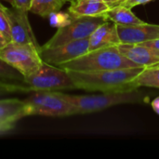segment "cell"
<instances>
[{"label": "cell", "mask_w": 159, "mask_h": 159, "mask_svg": "<svg viewBox=\"0 0 159 159\" xmlns=\"http://www.w3.org/2000/svg\"><path fill=\"white\" fill-rule=\"evenodd\" d=\"M144 67L123 68L98 72L68 71L75 89L86 91H123L135 89L130 82L143 70Z\"/></svg>", "instance_id": "1"}, {"label": "cell", "mask_w": 159, "mask_h": 159, "mask_svg": "<svg viewBox=\"0 0 159 159\" xmlns=\"http://www.w3.org/2000/svg\"><path fill=\"white\" fill-rule=\"evenodd\" d=\"M61 95L75 107V115L96 113L120 104L142 102L147 99L139 89L102 92L97 95H71L63 92H61Z\"/></svg>", "instance_id": "2"}, {"label": "cell", "mask_w": 159, "mask_h": 159, "mask_svg": "<svg viewBox=\"0 0 159 159\" xmlns=\"http://www.w3.org/2000/svg\"><path fill=\"white\" fill-rule=\"evenodd\" d=\"M59 67L68 71L98 72L141 66L122 55L117 46H111L89 50L73 61L61 64Z\"/></svg>", "instance_id": "3"}, {"label": "cell", "mask_w": 159, "mask_h": 159, "mask_svg": "<svg viewBox=\"0 0 159 159\" xmlns=\"http://www.w3.org/2000/svg\"><path fill=\"white\" fill-rule=\"evenodd\" d=\"M23 101L29 109L30 116L61 117L75 115V107L63 98L60 91L32 90Z\"/></svg>", "instance_id": "4"}, {"label": "cell", "mask_w": 159, "mask_h": 159, "mask_svg": "<svg viewBox=\"0 0 159 159\" xmlns=\"http://www.w3.org/2000/svg\"><path fill=\"white\" fill-rule=\"evenodd\" d=\"M40 48L34 44L7 42L0 48V58L20 72L24 80L39 69L43 61L39 54Z\"/></svg>", "instance_id": "5"}, {"label": "cell", "mask_w": 159, "mask_h": 159, "mask_svg": "<svg viewBox=\"0 0 159 159\" xmlns=\"http://www.w3.org/2000/svg\"><path fill=\"white\" fill-rule=\"evenodd\" d=\"M25 83L31 90L61 91L75 89L67 70L44 61L38 70L25 78Z\"/></svg>", "instance_id": "6"}, {"label": "cell", "mask_w": 159, "mask_h": 159, "mask_svg": "<svg viewBox=\"0 0 159 159\" xmlns=\"http://www.w3.org/2000/svg\"><path fill=\"white\" fill-rule=\"evenodd\" d=\"M106 20L107 19L103 16L73 17L68 24L58 28L55 34L43 47H55L71 41L89 38L96 28Z\"/></svg>", "instance_id": "7"}, {"label": "cell", "mask_w": 159, "mask_h": 159, "mask_svg": "<svg viewBox=\"0 0 159 159\" xmlns=\"http://www.w3.org/2000/svg\"><path fill=\"white\" fill-rule=\"evenodd\" d=\"M89 50V38L71 41L55 47H40L39 54L42 61L46 63L60 66L62 63L73 61Z\"/></svg>", "instance_id": "8"}, {"label": "cell", "mask_w": 159, "mask_h": 159, "mask_svg": "<svg viewBox=\"0 0 159 159\" xmlns=\"http://www.w3.org/2000/svg\"><path fill=\"white\" fill-rule=\"evenodd\" d=\"M6 11L9 21L11 41L21 44H34L40 48L41 46L38 44L29 21V11L16 7H7Z\"/></svg>", "instance_id": "9"}, {"label": "cell", "mask_w": 159, "mask_h": 159, "mask_svg": "<svg viewBox=\"0 0 159 159\" xmlns=\"http://www.w3.org/2000/svg\"><path fill=\"white\" fill-rule=\"evenodd\" d=\"M29 116V109L23 100H0V133L11 130L19 120Z\"/></svg>", "instance_id": "10"}, {"label": "cell", "mask_w": 159, "mask_h": 159, "mask_svg": "<svg viewBox=\"0 0 159 159\" xmlns=\"http://www.w3.org/2000/svg\"><path fill=\"white\" fill-rule=\"evenodd\" d=\"M117 33L120 43L142 44L159 38V25L146 22L128 26L117 25Z\"/></svg>", "instance_id": "11"}, {"label": "cell", "mask_w": 159, "mask_h": 159, "mask_svg": "<svg viewBox=\"0 0 159 159\" xmlns=\"http://www.w3.org/2000/svg\"><path fill=\"white\" fill-rule=\"evenodd\" d=\"M117 48L122 55L141 67H150L159 62V50L143 44L119 43Z\"/></svg>", "instance_id": "12"}, {"label": "cell", "mask_w": 159, "mask_h": 159, "mask_svg": "<svg viewBox=\"0 0 159 159\" xmlns=\"http://www.w3.org/2000/svg\"><path fill=\"white\" fill-rule=\"evenodd\" d=\"M89 50L102 48L105 47L117 46L120 43L117 33V25L112 20H107L98 26L89 37Z\"/></svg>", "instance_id": "13"}, {"label": "cell", "mask_w": 159, "mask_h": 159, "mask_svg": "<svg viewBox=\"0 0 159 159\" xmlns=\"http://www.w3.org/2000/svg\"><path fill=\"white\" fill-rule=\"evenodd\" d=\"M68 13L72 17L102 16L110 7L104 0H71Z\"/></svg>", "instance_id": "14"}, {"label": "cell", "mask_w": 159, "mask_h": 159, "mask_svg": "<svg viewBox=\"0 0 159 159\" xmlns=\"http://www.w3.org/2000/svg\"><path fill=\"white\" fill-rule=\"evenodd\" d=\"M102 16L105 17L107 20H112L116 25L122 26L135 25L144 22L131 11V8L127 7L123 5L110 7Z\"/></svg>", "instance_id": "15"}, {"label": "cell", "mask_w": 159, "mask_h": 159, "mask_svg": "<svg viewBox=\"0 0 159 159\" xmlns=\"http://www.w3.org/2000/svg\"><path fill=\"white\" fill-rule=\"evenodd\" d=\"M68 2L71 0H31L29 12L48 19L51 13L60 11Z\"/></svg>", "instance_id": "16"}, {"label": "cell", "mask_w": 159, "mask_h": 159, "mask_svg": "<svg viewBox=\"0 0 159 159\" xmlns=\"http://www.w3.org/2000/svg\"><path fill=\"white\" fill-rule=\"evenodd\" d=\"M130 84L137 89L140 87L159 89V67H144L143 70L130 82Z\"/></svg>", "instance_id": "17"}, {"label": "cell", "mask_w": 159, "mask_h": 159, "mask_svg": "<svg viewBox=\"0 0 159 159\" xmlns=\"http://www.w3.org/2000/svg\"><path fill=\"white\" fill-rule=\"evenodd\" d=\"M0 81L13 84H26L23 75L0 58Z\"/></svg>", "instance_id": "18"}, {"label": "cell", "mask_w": 159, "mask_h": 159, "mask_svg": "<svg viewBox=\"0 0 159 159\" xmlns=\"http://www.w3.org/2000/svg\"><path fill=\"white\" fill-rule=\"evenodd\" d=\"M31 91V89L26 84H13L0 81V96L8 93H25Z\"/></svg>", "instance_id": "19"}, {"label": "cell", "mask_w": 159, "mask_h": 159, "mask_svg": "<svg viewBox=\"0 0 159 159\" xmlns=\"http://www.w3.org/2000/svg\"><path fill=\"white\" fill-rule=\"evenodd\" d=\"M48 19L49 20V23L51 24V26L56 27V28H61L68 24L72 20L73 17L68 12L57 11V12L51 13L48 17Z\"/></svg>", "instance_id": "20"}, {"label": "cell", "mask_w": 159, "mask_h": 159, "mask_svg": "<svg viewBox=\"0 0 159 159\" xmlns=\"http://www.w3.org/2000/svg\"><path fill=\"white\" fill-rule=\"evenodd\" d=\"M6 9H7V7L3 6L0 3V31L5 34V36L7 38L8 41H11L9 21H8V19H7Z\"/></svg>", "instance_id": "21"}, {"label": "cell", "mask_w": 159, "mask_h": 159, "mask_svg": "<svg viewBox=\"0 0 159 159\" xmlns=\"http://www.w3.org/2000/svg\"><path fill=\"white\" fill-rule=\"evenodd\" d=\"M31 0H12V7H16L20 9L29 11Z\"/></svg>", "instance_id": "22"}, {"label": "cell", "mask_w": 159, "mask_h": 159, "mask_svg": "<svg viewBox=\"0 0 159 159\" xmlns=\"http://www.w3.org/2000/svg\"><path fill=\"white\" fill-rule=\"evenodd\" d=\"M154 0H125L121 5L127 7H129V8H132L136 6H139V5H144V4H147L149 2H152Z\"/></svg>", "instance_id": "23"}, {"label": "cell", "mask_w": 159, "mask_h": 159, "mask_svg": "<svg viewBox=\"0 0 159 159\" xmlns=\"http://www.w3.org/2000/svg\"><path fill=\"white\" fill-rule=\"evenodd\" d=\"M142 44L144 45V46H146V47H148V48H151L159 50V38L154 39V40H149V41H146V42L142 43Z\"/></svg>", "instance_id": "24"}, {"label": "cell", "mask_w": 159, "mask_h": 159, "mask_svg": "<svg viewBox=\"0 0 159 159\" xmlns=\"http://www.w3.org/2000/svg\"><path fill=\"white\" fill-rule=\"evenodd\" d=\"M151 105H152L153 110H154L157 115H159V96L158 97H157L156 99L153 100V102H151Z\"/></svg>", "instance_id": "25"}, {"label": "cell", "mask_w": 159, "mask_h": 159, "mask_svg": "<svg viewBox=\"0 0 159 159\" xmlns=\"http://www.w3.org/2000/svg\"><path fill=\"white\" fill-rule=\"evenodd\" d=\"M7 42H9V41H8V40H7V38L5 36V34L0 31V48L4 47Z\"/></svg>", "instance_id": "26"}, {"label": "cell", "mask_w": 159, "mask_h": 159, "mask_svg": "<svg viewBox=\"0 0 159 159\" xmlns=\"http://www.w3.org/2000/svg\"><path fill=\"white\" fill-rule=\"evenodd\" d=\"M104 1H105V2H106V4L108 5V4H109V3H110V2H111L112 0H104Z\"/></svg>", "instance_id": "27"}, {"label": "cell", "mask_w": 159, "mask_h": 159, "mask_svg": "<svg viewBox=\"0 0 159 159\" xmlns=\"http://www.w3.org/2000/svg\"><path fill=\"white\" fill-rule=\"evenodd\" d=\"M153 66H156V67H159V62H158V63H157V64H155V65H153Z\"/></svg>", "instance_id": "28"}]
</instances>
